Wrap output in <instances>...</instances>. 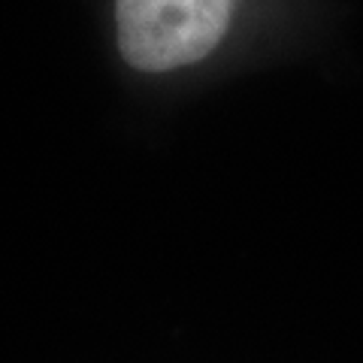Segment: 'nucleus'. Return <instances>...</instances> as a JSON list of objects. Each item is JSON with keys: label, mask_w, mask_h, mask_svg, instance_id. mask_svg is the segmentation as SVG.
<instances>
[{"label": "nucleus", "mask_w": 363, "mask_h": 363, "mask_svg": "<svg viewBox=\"0 0 363 363\" xmlns=\"http://www.w3.org/2000/svg\"><path fill=\"white\" fill-rule=\"evenodd\" d=\"M233 0H116L118 49L145 73L194 64L218 45Z\"/></svg>", "instance_id": "obj_1"}]
</instances>
